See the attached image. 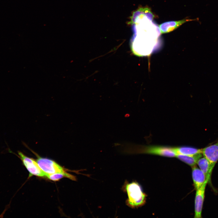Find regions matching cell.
Segmentation results:
<instances>
[{"mask_svg":"<svg viewBox=\"0 0 218 218\" xmlns=\"http://www.w3.org/2000/svg\"><path fill=\"white\" fill-rule=\"evenodd\" d=\"M17 156L21 160L29 173V177L35 175L40 177H45L47 174L39 166L36 161L25 155L23 153L18 151Z\"/></svg>","mask_w":218,"mask_h":218,"instance_id":"5b68a950","label":"cell"},{"mask_svg":"<svg viewBox=\"0 0 218 218\" xmlns=\"http://www.w3.org/2000/svg\"><path fill=\"white\" fill-rule=\"evenodd\" d=\"M191 167L193 185L196 190L201 187L206 179L204 173L196 165Z\"/></svg>","mask_w":218,"mask_h":218,"instance_id":"ba28073f","label":"cell"},{"mask_svg":"<svg viewBox=\"0 0 218 218\" xmlns=\"http://www.w3.org/2000/svg\"><path fill=\"white\" fill-rule=\"evenodd\" d=\"M197 164L204 173L206 179L208 180V183L211 184V175L210 173V165L209 161L204 157H202L198 160Z\"/></svg>","mask_w":218,"mask_h":218,"instance_id":"30bf717a","label":"cell"},{"mask_svg":"<svg viewBox=\"0 0 218 218\" xmlns=\"http://www.w3.org/2000/svg\"><path fill=\"white\" fill-rule=\"evenodd\" d=\"M37 157L36 162L39 166L45 173L52 174L57 173H64L66 170L54 161L51 159L41 157L35 152L30 149Z\"/></svg>","mask_w":218,"mask_h":218,"instance_id":"277c9868","label":"cell"},{"mask_svg":"<svg viewBox=\"0 0 218 218\" xmlns=\"http://www.w3.org/2000/svg\"><path fill=\"white\" fill-rule=\"evenodd\" d=\"M202 153L193 155H186L177 154L176 157L181 161L192 167L196 165L198 160L202 157Z\"/></svg>","mask_w":218,"mask_h":218,"instance_id":"8fae6325","label":"cell"},{"mask_svg":"<svg viewBox=\"0 0 218 218\" xmlns=\"http://www.w3.org/2000/svg\"><path fill=\"white\" fill-rule=\"evenodd\" d=\"M120 152L125 154H147L168 157H176L177 155L173 147L157 146H143L128 142L116 143Z\"/></svg>","mask_w":218,"mask_h":218,"instance_id":"7a4b0ae2","label":"cell"},{"mask_svg":"<svg viewBox=\"0 0 218 218\" xmlns=\"http://www.w3.org/2000/svg\"><path fill=\"white\" fill-rule=\"evenodd\" d=\"M208 183V180L206 179L201 187L196 190L194 217L195 218H202V212L205 197V189Z\"/></svg>","mask_w":218,"mask_h":218,"instance_id":"52a82bcc","label":"cell"},{"mask_svg":"<svg viewBox=\"0 0 218 218\" xmlns=\"http://www.w3.org/2000/svg\"><path fill=\"white\" fill-rule=\"evenodd\" d=\"M204 157L209 161L210 173L211 175L213 168L218 161V141L216 143L201 149Z\"/></svg>","mask_w":218,"mask_h":218,"instance_id":"8992f818","label":"cell"},{"mask_svg":"<svg viewBox=\"0 0 218 218\" xmlns=\"http://www.w3.org/2000/svg\"><path fill=\"white\" fill-rule=\"evenodd\" d=\"M46 177L50 180L56 181L60 180L62 178L65 177L73 180H76V177L73 175L66 172L64 173H57L52 174H48L46 175Z\"/></svg>","mask_w":218,"mask_h":218,"instance_id":"4fadbf2b","label":"cell"},{"mask_svg":"<svg viewBox=\"0 0 218 218\" xmlns=\"http://www.w3.org/2000/svg\"><path fill=\"white\" fill-rule=\"evenodd\" d=\"M128 196L126 204L131 208H137L143 206L145 203L146 195L142 191L140 185L137 182L129 183L126 180L122 187Z\"/></svg>","mask_w":218,"mask_h":218,"instance_id":"3957f363","label":"cell"},{"mask_svg":"<svg viewBox=\"0 0 218 218\" xmlns=\"http://www.w3.org/2000/svg\"><path fill=\"white\" fill-rule=\"evenodd\" d=\"M193 20H194L184 19L178 21L166 22L160 25L159 28L160 33L163 34L173 31L184 23Z\"/></svg>","mask_w":218,"mask_h":218,"instance_id":"9c48e42d","label":"cell"},{"mask_svg":"<svg viewBox=\"0 0 218 218\" xmlns=\"http://www.w3.org/2000/svg\"><path fill=\"white\" fill-rule=\"evenodd\" d=\"M134 35L132 39L131 48L133 53L138 56L149 55L155 48L159 34L157 32L147 31L134 24Z\"/></svg>","mask_w":218,"mask_h":218,"instance_id":"6da1fadb","label":"cell"},{"mask_svg":"<svg viewBox=\"0 0 218 218\" xmlns=\"http://www.w3.org/2000/svg\"><path fill=\"white\" fill-rule=\"evenodd\" d=\"M174 150L176 154H180L186 155H193L200 153H202L201 149L194 147L182 146L173 147Z\"/></svg>","mask_w":218,"mask_h":218,"instance_id":"7c38bea8","label":"cell"}]
</instances>
